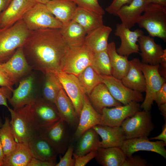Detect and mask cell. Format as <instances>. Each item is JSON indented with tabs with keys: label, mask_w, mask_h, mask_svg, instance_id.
<instances>
[{
	"label": "cell",
	"mask_w": 166,
	"mask_h": 166,
	"mask_svg": "<svg viewBox=\"0 0 166 166\" xmlns=\"http://www.w3.org/2000/svg\"><path fill=\"white\" fill-rule=\"evenodd\" d=\"M22 47L32 69L44 74L61 71L62 60L69 48L59 29L50 28L30 31Z\"/></svg>",
	"instance_id": "obj_1"
},
{
	"label": "cell",
	"mask_w": 166,
	"mask_h": 166,
	"mask_svg": "<svg viewBox=\"0 0 166 166\" xmlns=\"http://www.w3.org/2000/svg\"><path fill=\"white\" fill-rule=\"evenodd\" d=\"M30 32L22 19L9 27L0 29V64L7 61L22 46Z\"/></svg>",
	"instance_id": "obj_2"
},
{
	"label": "cell",
	"mask_w": 166,
	"mask_h": 166,
	"mask_svg": "<svg viewBox=\"0 0 166 166\" xmlns=\"http://www.w3.org/2000/svg\"><path fill=\"white\" fill-rule=\"evenodd\" d=\"M137 23L149 35L166 41V6L152 3L146 7Z\"/></svg>",
	"instance_id": "obj_3"
},
{
	"label": "cell",
	"mask_w": 166,
	"mask_h": 166,
	"mask_svg": "<svg viewBox=\"0 0 166 166\" xmlns=\"http://www.w3.org/2000/svg\"><path fill=\"white\" fill-rule=\"evenodd\" d=\"M30 117L39 133L60 120L55 104L39 97L28 104Z\"/></svg>",
	"instance_id": "obj_4"
},
{
	"label": "cell",
	"mask_w": 166,
	"mask_h": 166,
	"mask_svg": "<svg viewBox=\"0 0 166 166\" xmlns=\"http://www.w3.org/2000/svg\"><path fill=\"white\" fill-rule=\"evenodd\" d=\"M7 108L10 114V123L17 143H28L32 138L39 134L30 117L28 105L17 109L9 107Z\"/></svg>",
	"instance_id": "obj_5"
},
{
	"label": "cell",
	"mask_w": 166,
	"mask_h": 166,
	"mask_svg": "<svg viewBox=\"0 0 166 166\" xmlns=\"http://www.w3.org/2000/svg\"><path fill=\"white\" fill-rule=\"evenodd\" d=\"M93 55L85 42L81 45L69 48L62 60L61 71L77 76L91 65Z\"/></svg>",
	"instance_id": "obj_6"
},
{
	"label": "cell",
	"mask_w": 166,
	"mask_h": 166,
	"mask_svg": "<svg viewBox=\"0 0 166 166\" xmlns=\"http://www.w3.org/2000/svg\"><path fill=\"white\" fill-rule=\"evenodd\" d=\"M30 31L50 28L60 29L62 24L48 10L45 4L36 3L22 19Z\"/></svg>",
	"instance_id": "obj_7"
},
{
	"label": "cell",
	"mask_w": 166,
	"mask_h": 166,
	"mask_svg": "<svg viewBox=\"0 0 166 166\" xmlns=\"http://www.w3.org/2000/svg\"><path fill=\"white\" fill-rule=\"evenodd\" d=\"M126 139L148 137L155 128L149 111L139 110L128 117L121 126Z\"/></svg>",
	"instance_id": "obj_8"
},
{
	"label": "cell",
	"mask_w": 166,
	"mask_h": 166,
	"mask_svg": "<svg viewBox=\"0 0 166 166\" xmlns=\"http://www.w3.org/2000/svg\"><path fill=\"white\" fill-rule=\"evenodd\" d=\"M159 65H152L142 63V70L145 80L146 96L140 105L141 109L149 111L156 93L160 89L166 79L158 71Z\"/></svg>",
	"instance_id": "obj_9"
},
{
	"label": "cell",
	"mask_w": 166,
	"mask_h": 166,
	"mask_svg": "<svg viewBox=\"0 0 166 166\" xmlns=\"http://www.w3.org/2000/svg\"><path fill=\"white\" fill-rule=\"evenodd\" d=\"M102 82L107 87L110 93L117 100L123 105L132 101L142 102L144 100L141 93L124 85L121 80L112 75H101Z\"/></svg>",
	"instance_id": "obj_10"
},
{
	"label": "cell",
	"mask_w": 166,
	"mask_h": 166,
	"mask_svg": "<svg viewBox=\"0 0 166 166\" xmlns=\"http://www.w3.org/2000/svg\"><path fill=\"white\" fill-rule=\"evenodd\" d=\"M0 65L14 85L30 74L32 70L26 57L22 46L18 48L7 61Z\"/></svg>",
	"instance_id": "obj_11"
},
{
	"label": "cell",
	"mask_w": 166,
	"mask_h": 166,
	"mask_svg": "<svg viewBox=\"0 0 166 166\" xmlns=\"http://www.w3.org/2000/svg\"><path fill=\"white\" fill-rule=\"evenodd\" d=\"M65 123L60 119L39 134L57 154H64L69 145V136Z\"/></svg>",
	"instance_id": "obj_12"
},
{
	"label": "cell",
	"mask_w": 166,
	"mask_h": 166,
	"mask_svg": "<svg viewBox=\"0 0 166 166\" xmlns=\"http://www.w3.org/2000/svg\"><path fill=\"white\" fill-rule=\"evenodd\" d=\"M139 102L132 101L125 105L113 108H104L101 114L99 125L110 126H121L122 122L127 118L133 115L140 110Z\"/></svg>",
	"instance_id": "obj_13"
},
{
	"label": "cell",
	"mask_w": 166,
	"mask_h": 166,
	"mask_svg": "<svg viewBox=\"0 0 166 166\" xmlns=\"http://www.w3.org/2000/svg\"><path fill=\"white\" fill-rule=\"evenodd\" d=\"M166 143L161 140L150 141L148 137L126 139L120 147L126 157L129 156L139 151L156 153L166 158Z\"/></svg>",
	"instance_id": "obj_14"
},
{
	"label": "cell",
	"mask_w": 166,
	"mask_h": 166,
	"mask_svg": "<svg viewBox=\"0 0 166 166\" xmlns=\"http://www.w3.org/2000/svg\"><path fill=\"white\" fill-rule=\"evenodd\" d=\"M34 76L30 73L19 81L18 87L13 89L11 97L8 100L13 109H17L29 104L40 97L34 93Z\"/></svg>",
	"instance_id": "obj_15"
},
{
	"label": "cell",
	"mask_w": 166,
	"mask_h": 166,
	"mask_svg": "<svg viewBox=\"0 0 166 166\" xmlns=\"http://www.w3.org/2000/svg\"><path fill=\"white\" fill-rule=\"evenodd\" d=\"M55 74L63 89L72 102L79 118L85 94L81 86L77 76L61 71Z\"/></svg>",
	"instance_id": "obj_16"
},
{
	"label": "cell",
	"mask_w": 166,
	"mask_h": 166,
	"mask_svg": "<svg viewBox=\"0 0 166 166\" xmlns=\"http://www.w3.org/2000/svg\"><path fill=\"white\" fill-rule=\"evenodd\" d=\"M36 3L33 0H11L0 15V29L9 27L22 19Z\"/></svg>",
	"instance_id": "obj_17"
},
{
	"label": "cell",
	"mask_w": 166,
	"mask_h": 166,
	"mask_svg": "<svg viewBox=\"0 0 166 166\" xmlns=\"http://www.w3.org/2000/svg\"><path fill=\"white\" fill-rule=\"evenodd\" d=\"M138 42L143 63L159 65L166 57V49H163L161 45L156 43L154 39L149 35H142Z\"/></svg>",
	"instance_id": "obj_18"
},
{
	"label": "cell",
	"mask_w": 166,
	"mask_h": 166,
	"mask_svg": "<svg viewBox=\"0 0 166 166\" xmlns=\"http://www.w3.org/2000/svg\"><path fill=\"white\" fill-rule=\"evenodd\" d=\"M115 35L120 38L121 44L116 49L120 55L128 56L133 53H139V45L136 44L140 37L144 35V32L140 29H137L132 31L124 27L121 23L116 25Z\"/></svg>",
	"instance_id": "obj_19"
},
{
	"label": "cell",
	"mask_w": 166,
	"mask_h": 166,
	"mask_svg": "<svg viewBox=\"0 0 166 166\" xmlns=\"http://www.w3.org/2000/svg\"><path fill=\"white\" fill-rule=\"evenodd\" d=\"M101 118V115L95 110L85 94L78 124L73 134L74 139L78 140L86 131L99 124Z\"/></svg>",
	"instance_id": "obj_20"
},
{
	"label": "cell",
	"mask_w": 166,
	"mask_h": 166,
	"mask_svg": "<svg viewBox=\"0 0 166 166\" xmlns=\"http://www.w3.org/2000/svg\"><path fill=\"white\" fill-rule=\"evenodd\" d=\"M149 3L147 0H132L129 4L121 7L117 11L116 16L119 18L124 27L130 29L137 23Z\"/></svg>",
	"instance_id": "obj_21"
},
{
	"label": "cell",
	"mask_w": 166,
	"mask_h": 166,
	"mask_svg": "<svg viewBox=\"0 0 166 166\" xmlns=\"http://www.w3.org/2000/svg\"><path fill=\"white\" fill-rule=\"evenodd\" d=\"M92 128L101 138L100 142V148H120L126 139L124 132L121 126L98 124Z\"/></svg>",
	"instance_id": "obj_22"
},
{
	"label": "cell",
	"mask_w": 166,
	"mask_h": 166,
	"mask_svg": "<svg viewBox=\"0 0 166 166\" xmlns=\"http://www.w3.org/2000/svg\"><path fill=\"white\" fill-rule=\"evenodd\" d=\"M88 96L93 107L101 115L104 108L123 105L113 97L106 86L102 82L96 85Z\"/></svg>",
	"instance_id": "obj_23"
},
{
	"label": "cell",
	"mask_w": 166,
	"mask_h": 166,
	"mask_svg": "<svg viewBox=\"0 0 166 166\" xmlns=\"http://www.w3.org/2000/svg\"><path fill=\"white\" fill-rule=\"evenodd\" d=\"M129 67L126 74L121 79L128 88L140 93L145 92V80L142 70V63L139 59L129 61Z\"/></svg>",
	"instance_id": "obj_24"
},
{
	"label": "cell",
	"mask_w": 166,
	"mask_h": 166,
	"mask_svg": "<svg viewBox=\"0 0 166 166\" xmlns=\"http://www.w3.org/2000/svg\"><path fill=\"white\" fill-rule=\"evenodd\" d=\"M55 104L60 119L71 127L76 128L79 118L72 102L66 94L63 88L59 92Z\"/></svg>",
	"instance_id": "obj_25"
},
{
	"label": "cell",
	"mask_w": 166,
	"mask_h": 166,
	"mask_svg": "<svg viewBox=\"0 0 166 166\" xmlns=\"http://www.w3.org/2000/svg\"><path fill=\"white\" fill-rule=\"evenodd\" d=\"M28 144L33 157L43 161L56 162L57 153L39 134L32 138Z\"/></svg>",
	"instance_id": "obj_26"
},
{
	"label": "cell",
	"mask_w": 166,
	"mask_h": 166,
	"mask_svg": "<svg viewBox=\"0 0 166 166\" xmlns=\"http://www.w3.org/2000/svg\"><path fill=\"white\" fill-rule=\"evenodd\" d=\"M112 28L103 25L87 34L85 43L94 53L107 50Z\"/></svg>",
	"instance_id": "obj_27"
},
{
	"label": "cell",
	"mask_w": 166,
	"mask_h": 166,
	"mask_svg": "<svg viewBox=\"0 0 166 166\" xmlns=\"http://www.w3.org/2000/svg\"><path fill=\"white\" fill-rule=\"evenodd\" d=\"M46 5L49 11L62 24L72 20L77 6L70 0H52Z\"/></svg>",
	"instance_id": "obj_28"
},
{
	"label": "cell",
	"mask_w": 166,
	"mask_h": 166,
	"mask_svg": "<svg viewBox=\"0 0 166 166\" xmlns=\"http://www.w3.org/2000/svg\"><path fill=\"white\" fill-rule=\"evenodd\" d=\"M61 34L69 48L82 45L87 34L84 28L78 23L71 20L63 24L59 29Z\"/></svg>",
	"instance_id": "obj_29"
},
{
	"label": "cell",
	"mask_w": 166,
	"mask_h": 166,
	"mask_svg": "<svg viewBox=\"0 0 166 166\" xmlns=\"http://www.w3.org/2000/svg\"><path fill=\"white\" fill-rule=\"evenodd\" d=\"M72 20L80 24L86 34L104 25L103 15L78 6Z\"/></svg>",
	"instance_id": "obj_30"
},
{
	"label": "cell",
	"mask_w": 166,
	"mask_h": 166,
	"mask_svg": "<svg viewBox=\"0 0 166 166\" xmlns=\"http://www.w3.org/2000/svg\"><path fill=\"white\" fill-rule=\"evenodd\" d=\"M27 143H18L15 148L5 155L2 166H28L33 158Z\"/></svg>",
	"instance_id": "obj_31"
},
{
	"label": "cell",
	"mask_w": 166,
	"mask_h": 166,
	"mask_svg": "<svg viewBox=\"0 0 166 166\" xmlns=\"http://www.w3.org/2000/svg\"><path fill=\"white\" fill-rule=\"evenodd\" d=\"M126 156L120 147L100 148L95 158L102 166H123Z\"/></svg>",
	"instance_id": "obj_32"
},
{
	"label": "cell",
	"mask_w": 166,
	"mask_h": 166,
	"mask_svg": "<svg viewBox=\"0 0 166 166\" xmlns=\"http://www.w3.org/2000/svg\"><path fill=\"white\" fill-rule=\"evenodd\" d=\"M107 50L112 68V75L121 80L126 74L129 69L128 56L120 55L117 53L114 42L108 43Z\"/></svg>",
	"instance_id": "obj_33"
},
{
	"label": "cell",
	"mask_w": 166,
	"mask_h": 166,
	"mask_svg": "<svg viewBox=\"0 0 166 166\" xmlns=\"http://www.w3.org/2000/svg\"><path fill=\"white\" fill-rule=\"evenodd\" d=\"M78 140L73 152L77 155L82 156L100 148L99 135L93 128L85 132Z\"/></svg>",
	"instance_id": "obj_34"
},
{
	"label": "cell",
	"mask_w": 166,
	"mask_h": 166,
	"mask_svg": "<svg viewBox=\"0 0 166 166\" xmlns=\"http://www.w3.org/2000/svg\"><path fill=\"white\" fill-rule=\"evenodd\" d=\"M77 77L83 92L88 95L96 85L102 82L101 76L91 65L87 67Z\"/></svg>",
	"instance_id": "obj_35"
},
{
	"label": "cell",
	"mask_w": 166,
	"mask_h": 166,
	"mask_svg": "<svg viewBox=\"0 0 166 166\" xmlns=\"http://www.w3.org/2000/svg\"><path fill=\"white\" fill-rule=\"evenodd\" d=\"M45 80L43 89V98L55 104L57 95L63 88L55 73L49 72L44 74Z\"/></svg>",
	"instance_id": "obj_36"
},
{
	"label": "cell",
	"mask_w": 166,
	"mask_h": 166,
	"mask_svg": "<svg viewBox=\"0 0 166 166\" xmlns=\"http://www.w3.org/2000/svg\"><path fill=\"white\" fill-rule=\"evenodd\" d=\"M0 139L5 156L12 152L17 144L10 120L8 117H5L4 122L0 128Z\"/></svg>",
	"instance_id": "obj_37"
},
{
	"label": "cell",
	"mask_w": 166,
	"mask_h": 166,
	"mask_svg": "<svg viewBox=\"0 0 166 166\" xmlns=\"http://www.w3.org/2000/svg\"><path fill=\"white\" fill-rule=\"evenodd\" d=\"M91 65L100 75L112 74V68L107 50L93 53Z\"/></svg>",
	"instance_id": "obj_38"
},
{
	"label": "cell",
	"mask_w": 166,
	"mask_h": 166,
	"mask_svg": "<svg viewBox=\"0 0 166 166\" xmlns=\"http://www.w3.org/2000/svg\"><path fill=\"white\" fill-rule=\"evenodd\" d=\"M75 2L78 7L104 15L105 10L99 5L98 0H70Z\"/></svg>",
	"instance_id": "obj_39"
},
{
	"label": "cell",
	"mask_w": 166,
	"mask_h": 166,
	"mask_svg": "<svg viewBox=\"0 0 166 166\" xmlns=\"http://www.w3.org/2000/svg\"><path fill=\"white\" fill-rule=\"evenodd\" d=\"M74 149L73 145H69L63 156L60 157L59 162L55 166H74L75 159L72 158Z\"/></svg>",
	"instance_id": "obj_40"
},
{
	"label": "cell",
	"mask_w": 166,
	"mask_h": 166,
	"mask_svg": "<svg viewBox=\"0 0 166 166\" xmlns=\"http://www.w3.org/2000/svg\"><path fill=\"white\" fill-rule=\"evenodd\" d=\"M97 151H91L85 155L79 156L73 153V156L75 159L74 166H85L96 156Z\"/></svg>",
	"instance_id": "obj_41"
},
{
	"label": "cell",
	"mask_w": 166,
	"mask_h": 166,
	"mask_svg": "<svg viewBox=\"0 0 166 166\" xmlns=\"http://www.w3.org/2000/svg\"><path fill=\"white\" fill-rule=\"evenodd\" d=\"M148 164L144 159L138 156L132 155L126 157L123 166H148Z\"/></svg>",
	"instance_id": "obj_42"
},
{
	"label": "cell",
	"mask_w": 166,
	"mask_h": 166,
	"mask_svg": "<svg viewBox=\"0 0 166 166\" xmlns=\"http://www.w3.org/2000/svg\"><path fill=\"white\" fill-rule=\"evenodd\" d=\"M132 0H113L111 4L105 9L110 14L116 16L118 10L123 6L129 4Z\"/></svg>",
	"instance_id": "obj_43"
},
{
	"label": "cell",
	"mask_w": 166,
	"mask_h": 166,
	"mask_svg": "<svg viewBox=\"0 0 166 166\" xmlns=\"http://www.w3.org/2000/svg\"><path fill=\"white\" fill-rule=\"evenodd\" d=\"M13 89L6 86L0 88V105H4L7 108L9 107L7 101L11 97Z\"/></svg>",
	"instance_id": "obj_44"
},
{
	"label": "cell",
	"mask_w": 166,
	"mask_h": 166,
	"mask_svg": "<svg viewBox=\"0 0 166 166\" xmlns=\"http://www.w3.org/2000/svg\"><path fill=\"white\" fill-rule=\"evenodd\" d=\"M154 101L158 106L166 103V83L163 84L160 89L156 93Z\"/></svg>",
	"instance_id": "obj_45"
},
{
	"label": "cell",
	"mask_w": 166,
	"mask_h": 166,
	"mask_svg": "<svg viewBox=\"0 0 166 166\" xmlns=\"http://www.w3.org/2000/svg\"><path fill=\"white\" fill-rule=\"evenodd\" d=\"M14 85L0 65V86H6L13 89Z\"/></svg>",
	"instance_id": "obj_46"
},
{
	"label": "cell",
	"mask_w": 166,
	"mask_h": 166,
	"mask_svg": "<svg viewBox=\"0 0 166 166\" xmlns=\"http://www.w3.org/2000/svg\"><path fill=\"white\" fill-rule=\"evenodd\" d=\"M56 164V162L43 161L33 157L28 166H54Z\"/></svg>",
	"instance_id": "obj_47"
},
{
	"label": "cell",
	"mask_w": 166,
	"mask_h": 166,
	"mask_svg": "<svg viewBox=\"0 0 166 166\" xmlns=\"http://www.w3.org/2000/svg\"><path fill=\"white\" fill-rule=\"evenodd\" d=\"M150 140H161L166 143V123L162 127V131L161 133L158 136L155 137H152L149 138Z\"/></svg>",
	"instance_id": "obj_48"
},
{
	"label": "cell",
	"mask_w": 166,
	"mask_h": 166,
	"mask_svg": "<svg viewBox=\"0 0 166 166\" xmlns=\"http://www.w3.org/2000/svg\"><path fill=\"white\" fill-rule=\"evenodd\" d=\"M158 71L160 75L166 79V57H164L159 65Z\"/></svg>",
	"instance_id": "obj_49"
},
{
	"label": "cell",
	"mask_w": 166,
	"mask_h": 166,
	"mask_svg": "<svg viewBox=\"0 0 166 166\" xmlns=\"http://www.w3.org/2000/svg\"><path fill=\"white\" fill-rule=\"evenodd\" d=\"M10 3L8 0H0V15Z\"/></svg>",
	"instance_id": "obj_50"
},
{
	"label": "cell",
	"mask_w": 166,
	"mask_h": 166,
	"mask_svg": "<svg viewBox=\"0 0 166 166\" xmlns=\"http://www.w3.org/2000/svg\"><path fill=\"white\" fill-rule=\"evenodd\" d=\"M161 114L163 116L166 122V103L158 106Z\"/></svg>",
	"instance_id": "obj_51"
},
{
	"label": "cell",
	"mask_w": 166,
	"mask_h": 166,
	"mask_svg": "<svg viewBox=\"0 0 166 166\" xmlns=\"http://www.w3.org/2000/svg\"><path fill=\"white\" fill-rule=\"evenodd\" d=\"M149 3H152L166 6V0H147Z\"/></svg>",
	"instance_id": "obj_52"
},
{
	"label": "cell",
	"mask_w": 166,
	"mask_h": 166,
	"mask_svg": "<svg viewBox=\"0 0 166 166\" xmlns=\"http://www.w3.org/2000/svg\"><path fill=\"white\" fill-rule=\"evenodd\" d=\"M5 155L0 139V166H2Z\"/></svg>",
	"instance_id": "obj_53"
},
{
	"label": "cell",
	"mask_w": 166,
	"mask_h": 166,
	"mask_svg": "<svg viewBox=\"0 0 166 166\" xmlns=\"http://www.w3.org/2000/svg\"><path fill=\"white\" fill-rule=\"evenodd\" d=\"M36 3H40L46 4L49 1L52 0H33Z\"/></svg>",
	"instance_id": "obj_54"
},
{
	"label": "cell",
	"mask_w": 166,
	"mask_h": 166,
	"mask_svg": "<svg viewBox=\"0 0 166 166\" xmlns=\"http://www.w3.org/2000/svg\"><path fill=\"white\" fill-rule=\"evenodd\" d=\"M3 123L1 117L0 116V128L2 126Z\"/></svg>",
	"instance_id": "obj_55"
},
{
	"label": "cell",
	"mask_w": 166,
	"mask_h": 166,
	"mask_svg": "<svg viewBox=\"0 0 166 166\" xmlns=\"http://www.w3.org/2000/svg\"><path fill=\"white\" fill-rule=\"evenodd\" d=\"M8 1L9 2V3H10L11 1V0H8Z\"/></svg>",
	"instance_id": "obj_56"
}]
</instances>
